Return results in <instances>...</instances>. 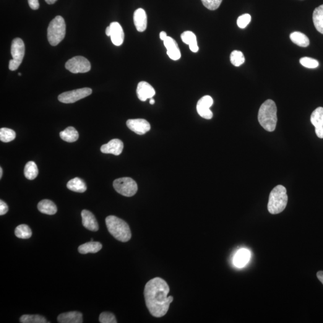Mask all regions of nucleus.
Instances as JSON below:
<instances>
[{
    "mask_svg": "<svg viewBox=\"0 0 323 323\" xmlns=\"http://www.w3.org/2000/svg\"><path fill=\"white\" fill-rule=\"evenodd\" d=\"M18 75H19V76H20V75H21V74H20V72H19V73H18Z\"/></svg>",
    "mask_w": 323,
    "mask_h": 323,
    "instance_id": "nucleus-47",
    "label": "nucleus"
},
{
    "mask_svg": "<svg viewBox=\"0 0 323 323\" xmlns=\"http://www.w3.org/2000/svg\"><path fill=\"white\" fill-rule=\"evenodd\" d=\"M288 202L287 190L282 185H278L269 195L268 210L272 215H277L285 210Z\"/></svg>",
    "mask_w": 323,
    "mask_h": 323,
    "instance_id": "nucleus-4",
    "label": "nucleus"
},
{
    "mask_svg": "<svg viewBox=\"0 0 323 323\" xmlns=\"http://www.w3.org/2000/svg\"><path fill=\"white\" fill-rule=\"evenodd\" d=\"M155 103V101L154 99H153V98H150V104H152V105H153V104H154Z\"/></svg>",
    "mask_w": 323,
    "mask_h": 323,
    "instance_id": "nucleus-45",
    "label": "nucleus"
},
{
    "mask_svg": "<svg viewBox=\"0 0 323 323\" xmlns=\"http://www.w3.org/2000/svg\"><path fill=\"white\" fill-rule=\"evenodd\" d=\"M25 47L21 38H15L12 41L11 54L12 59L9 61V68L11 71H15L21 64L25 55Z\"/></svg>",
    "mask_w": 323,
    "mask_h": 323,
    "instance_id": "nucleus-6",
    "label": "nucleus"
},
{
    "mask_svg": "<svg viewBox=\"0 0 323 323\" xmlns=\"http://www.w3.org/2000/svg\"><path fill=\"white\" fill-rule=\"evenodd\" d=\"M203 5L208 9L215 10L220 7L223 0H201Z\"/></svg>",
    "mask_w": 323,
    "mask_h": 323,
    "instance_id": "nucleus-34",
    "label": "nucleus"
},
{
    "mask_svg": "<svg viewBox=\"0 0 323 323\" xmlns=\"http://www.w3.org/2000/svg\"><path fill=\"white\" fill-rule=\"evenodd\" d=\"M258 120L266 131H275L277 123V108L274 101L268 100L260 106Z\"/></svg>",
    "mask_w": 323,
    "mask_h": 323,
    "instance_id": "nucleus-2",
    "label": "nucleus"
},
{
    "mask_svg": "<svg viewBox=\"0 0 323 323\" xmlns=\"http://www.w3.org/2000/svg\"><path fill=\"white\" fill-rule=\"evenodd\" d=\"M82 223L85 228L91 231H97L99 229L98 223L94 215L90 211L84 210L81 213Z\"/></svg>",
    "mask_w": 323,
    "mask_h": 323,
    "instance_id": "nucleus-16",
    "label": "nucleus"
},
{
    "mask_svg": "<svg viewBox=\"0 0 323 323\" xmlns=\"http://www.w3.org/2000/svg\"><path fill=\"white\" fill-rule=\"evenodd\" d=\"M167 34H166L165 31H162L160 35V37L161 40L164 41L165 40L166 38L167 37Z\"/></svg>",
    "mask_w": 323,
    "mask_h": 323,
    "instance_id": "nucleus-42",
    "label": "nucleus"
},
{
    "mask_svg": "<svg viewBox=\"0 0 323 323\" xmlns=\"http://www.w3.org/2000/svg\"><path fill=\"white\" fill-rule=\"evenodd\" d=\"M317 277L318 279H319L320 282H321L323 285V271H322V270H320V271L318 272L317 273Z\"/></svg>",
    "mask_w": 323,
    "mask_h": 323,
    "instance_id": "nucleus-41",
    "label": "nucleus"
},
{
    "mask_svg": "<svg viewBox=\"0 0 323 323\" xmlns=\"http://www.w3.org/2000/svg\"><path fill=\"white\" fill-rule=\"evenodd\" d=\"M92 90L90 88H84L78 89L61 93L58 96L60 102L65 104H72L90 96Z\"/></svg>",
    "mask_w": 323,
    "mask_h": 323,
    "instance_id": "nucleus-9",
    "label": "nucleus"
},
{
    "mask_svg": "<svg viewBox=\"0 0 323 323\" xmlns=\"http://www.w3.org/2000/svg\"><path fill=\"white\" fill-rule=\"evenodd\" d=\"M38 169L37 165L33 161H30L26 164L24 169V175L26 178L33 180L37 177Z\"/></svg>",
    "mask_w": 323,
    "mask_h": 323,
    "instance_id": "nucleus-25",
    "label": "nucleus"
},
{
    "mask_svg": "<svg viewBox=\"0 0 323 323\" xmlns=\"http://www.w3.org/2000/svg\"><path fill=\"white\" fill-rule=\"evenodd\" d=\"M231 63L234 66L239 67L243 64L245 62V57L242 52L239 51H234L232 52L230 56Z\"/></svg>",
    "mask_w": 323,
    "mask_h": 323,
    "instance_id": "nucleus-30",
    "label": "nucleus"
},
{
    "mask_svg": "<svg viewBox=\"0 0 323 323\" xmlns=\"http://www.w3.org/2000/svg\"><path fill=\"white\" fill-rule=\"evenodd\" d=\"M181 38L182 41H183L184 43L188 44L189 46L191 45L192 44L197 43L196 36H195V34L192 33V31H185V32L182 33Z\"/></svg>",
    "mask_w": 323,
    "mask_h": 323,
    "instance_id": "nucleus-31",
    "label": "nucleus"
},
{
    "mask_svg": "<svg viewBox=\"0 0 323 323\" xmlns=\"http://www.w3.org/2000/svg\"><path fill=\"white\" fill-rule=\"evenodd\" d=\"M137 93L140 101H145L147 99L153 98L156 92L154 88L149 83L141 82L138 85Z\"/></svg>",
    "mask_w": 323,
    "mask_h": 323,
    "instance_id": "nucleus-13",
    "label": "nucleus"
},
{
    "mask_svg": "<svg viewBox=\"0 0 323 323\" xmlns=\"http://www.w3.org/2000/svg\"><path fill=\"white\" fill-rule=\"evenodd\" d=\"M251 252L248 249H241L236 252L233 257V265L238 268H243L249 262Z\"/></svg>",
    "mask_w": 323,
    "mask_h": 323,
    "instance_id": "nucleus-17",
    "label": "nucleus"
},
{
    "mask_svg": "<svg viewBox=\"0 0 323 323\" xmlns=\"http://www.w3.org/2000/svg\"><path fill=\"white\" fill-rule=\"evenodd\" d=\"M2 168H0V179L2 178Z\"/></svg>",
    "mask_w": 323,
    "mask_h": 323,
    "instance_id": "nucleus-46",
    "label": "nucleus"
},
{
    "mask_svg": "<svg viewBox=\"0 0 323 323\" xmlns=\"http://www.w3.org/2000/svg\"><path fill=\"white\" fill-rule=\"evenodd\" d=\"M169 287L165 280L156 277L147 283L144 288L145 304L150 313L155 317H162L168 311L173 301V296H168Z\"/></svg>",
    "mask_w": 323,
    "mask_h": 323,
    "instance_id": "nucleus-1",
    "label": "nucleus"
},
{
    "mask_svg": "<svg viewBox=\"0 0 323 323\" xmlns=\"http://www.w3.org/2000/svg\"><path fill=\"white\" fill-rule=\"evenodd\" d=\"M16 236L20 239H29L32 236V231L27 225H20L15 229Z\"/></svg>",
    "mask_w": 323,
    "mask_h": 323,
    "instance_id": "nucleus-27",
    "label": "nucleus"
},
{
    "mask_svg": "<svg viewBox=\"0 0 323 323\" xmlns=\"http://www.w3.org/2000/svg\"><path fill=\"white\" fill-rule=\"evenodd\" d=\"M300 63L302 66L308 68V69H316L319 66V62L316 59L309 58V57H304L301 58Z\"/></svg>",
    "mask_w": 323,
    "mask_h": 323,
    "instance_id": "nucleus-32",
    "label": "nucleus"
},
{
    "mask_svg": "<svg viewBox=\"0 0 323 323\" xmlns=\"http://www.w3.org/2000/svg\"><path fill=\"white\" fill-rule=\"evenodd\" d=\"M102 247V244L100 242L90 241L81 245L78 249V251L80 253L83 254L96 253V252L100 251Z\"/></svg>",
    "mask_w": 323,
    "mask_h": 323,
    "instance_id": "nucleus-19",
    "label": "nucleus"
},
{
    "mask_svg": "<svg viewBox=\"0 0 323 323\" xmlns=\"http://www.w3.org/2000/svg\"><path fill=\"white\" fill-rule=\"evenodd\" d=\"M110 36L112 43L114 45L119 46L122 45L124 41V32L123 29L120 25V23L117 22H114L110 23Z\"/></svg>",
    "mask_w": 323,
    "mask_h": 323,
    "instance_id": "nucleus-14",
    "label": "nucleus"
},
{
    "mask_svg": "<svg viewBox=\"0 0 323 323\" xmlns=\"http://www.w3.org/2000/svg\"><path fill=\"white\" fill-rule=\"evenodd\" d=\"M22 323H47L45 318L40 315H23L20 318Z\"/></svg>",
    "mask_w": 323,
    "mask_h": 323,
    "instance_id": "nucleus-28",
    "label": "nucleus"
},
{
    "mask_svg": "<svg viewBox=\"0 0 323 323\" xmlns=\"http://www.w3.org/2000/svg\"><path fill=\"white\" fill-rule=\"evenodd\" d=\"M163 43L166 49H167V51L176 50V49H179L178 44H177L176 41L173 38L168 37V36L163 41Z\"/></svg>",
    "mask_w": 323,
    "mask_h": 323,
    "instance_id": "nucleus-36",
    "label": "nucleus"
},
{
    "mask_svg": "<svg viewBox=\"0 0 323 323\" xmlns=\"http://www.w3.org/2000/svg\"><path fill=\"white\" fill-rule=\"evenodd\" d=\"M134 22L135 28L139 32H143L146 30L147 17L144 9L140 8L135 10L134 14Z\"/></svg>",
    "mask_w": 323,
    "mask_h": 323,
    "instance_id": "nucleus-15",
    "label": "nucleus"
},
{
    "mask_svg": "<svg viewBox=\"0 0 323 323\" xmlns=\"http://www.w3.org/2000/svg\"><path fill=\"white\" fill-rule=\"evenodd\" d=\"M58 322L60 323H82L83 315L77 311L65 312L59 315Z\"/></svg>",
    "mask_w": 323,
    "mask_h": 323,
    "instance_id": "nucleus-18",
    "label": "nucleus"
},
{
    "mask_svg": "<svg viewBox=\"0 0 323 323\" xmlns=\"http://www.w3.org/2000/svg\"><path fill=\"white\" fill-rule=\"evenodd\" d=\"M110 32H111L110 27V26H108V27H107L106 30V35L108 36V37H110Z\"/></svg>",
    "mask_w": 323,
    "mask_h": 323,
    "instance_id": "nucleus-43",
    "label": "nucleus"
},
{
    "mask_svg": "<svg viewBox=\"0 0 323 323\" xmlns=\"http://www.w3.org/2000/svg\"><path fill=\"white\" fill-rule=\"evenodd\" d=\"M290 38L294 44H297L299 46L305 48V47L309 46V38L303 33L296 31V32L291 34Z\"/></svg>",
    "mask_w": 323,
    "mask_h": 323,
    "instance_id": "nucleus-24",
    "label": "nucleus"
},
{
    "mask_svg": "<svg viewBox=\"0 0 323 323\" xmlns=\"http://www.w3.org/2000/svg\"><path fill=\"white\" fill-rule=\"evenodd\" d=\"M189 48L192 52H195V53H196V52H197L199 51V47L197 46V43L189 45Z\"/></svg>",
    "mask_w": 323,
    "mask_h": 323,
    "instance_id": "nucleus-39",
    "label": "nucleus"
},
{
    "mask_svg": "<svg viewBox=\"0 0 323 323\" xmlns=\"http://www.w3.org/2000/svg\"><path fill=\"white\" fill-rule=\"evenodd\" d=\"M39 212L45 215H54L57 212L55 204L51 200L44 199L38 203L37 205Z\"/></svg>",
    "mask_w": 323,
    "mask_h": 323,
    "instance_id": "nucleus-20",
    "label": "nucleus"
},
{
    "mask_svg": "<svg viewBox=\"0 0 323 323\" xmlns=\"http://www.w3.org/2000/svg\"><path fill=\"white\" fill-rule=\"evenodd\" d=\"M213 104V100L209 95L203 96L197 103V113L202 118L205 119H211L213 118V112L210 108Z\"/></svg>",
    "mask_w": 323,
    "mask_h": 323,
    "instance_id": "nucleus-10",
    "label": "nucleus"
},
{
    "mask_svg": "<svg viewBox=\"0 0 323 323\" xmlns=\"http://www.w3.org/2000/svg\"><path fill=\"white\" fill-rule=\"evenodd\" d=\"M251 16L249 14L242 15L237 19V25H238L239 28L244 29V28H246L249 24L250 21H251Z\"/></svg>",
    "mask_w": 323,
    "mask_h": 323,
    "instance_id": "nucleus-35",
    "label": "nucleus"
},
{
    "mask_svg": "<svg viewBox=\"0 0 323 323\" xmlns=\"http://www.w3.org/2000/svg\"><path fill=\"white\" fill-rule=\"evenodd\" d=\"M113 187L119 194L126 197L134 196L138 191L136 182L129 177L115 179L113 182Z\"/></svg>",
    "mask_w": 323,
    "mask_h": 323,
    "instance_id": "nucleus-7",
    "label": "nucleus"
},
{
    "mask_svg": "<svg viewBox=\"0 0 323 323\" xmlns=\"http://www.w3.org/2000/svg\"><path fill=\"white\" fill-rule=\"evenodd\" d=\"M124 149V143L119 139H113L101 147V152L106 154L119 156Z\"/></svg>",
    "mask_w": 323,
    "mask_h": 323,
    "instance_id": "nucleus-12",
    "label": "nucleus"
},
{
    "mask_svg": "<svg viewBox=\"0 0 323 323\" xmlns=\"http://www.w3.org/2000/svg\"><path fill=\"white\" fill-rule=\"evenodd\" d=\"M8 210H9V208H8V206L6 203L3 200H0V215H6L8 212Z\"/></svg>",
    "mask_w": 323,
    "mask_h": 323,
    "instance_id": "nucleus-37",
    "label": "nucleus"
},
{
    "mask_svg": "<svg viewBox=\"0 0 323 323\" xmlns=\"http://www.w3.org/2000/svg\"><path fill=\"white\" fill-rule=\"evenodd\" d=\"M59 136L65 142L73 143L79 139V135L74 127L70 126L67 127L63 131L60 132Z\"/></svg>",
    "mask_w": 323,
    "mask_h": 323,
    "instance_id": "nucleus-21",
    "label": "nucleus"
},
{
    "mask_svg": "<svg viewBox=\"0 0 323 323\" xmlns=\"http://www.w3.org/2000/svg\"><path fill=\"white\" fill-rule=\"evenodd\" d=\"M45 1L48 4H53L55 3V2L57 1V0H45Z\"/></svg>",
    "mask_w": 323,
    "mask_h": 323,
    "instance_id": "nucleus-44",
    "label": "nucleus"
},
{
    "mask_svg": "<svg viewBox=\"0 0 323 323\" xmlns=\"http://www.w3.org/2000/svg\"><path fill=\"white\" fill-rule=\"evenodd\" d=\"M106 223L109 233L117 240L126 242L131 239V229L124 220L116 216L110 215L106 218Z\"/></svg>",
    "mask_w": 323,
    "mask_h": 323,
    "instance_id": "nucleus-3",
    "label": "nucleus"
},
{
    "mask_svg": "<svg viewBox=\"0 0 323 323\" xmlns=\"http://www.w3.org/2000/svg\"><path fill=\"white\" fill-rule=\"evenodd\" d=\"M28 4H29L31 9L37 10L39 7H40L38 0H28Z\"/></svg>",
    "mask_w": 323,
    "mask_h": 323,
    "instance_id": "nucleus-38",
    "label": "nucleus"
},
{
    "mask_svg": "<svg viewBox=\"0 0 323 323\" xmlns=\"http://www.w3.org/2000/svg\"><path fill=\"white\" fill-rule=\"evenodd\" d=\"M311 124L314 125L315 128H322L323 127V108H318L313 112L311 116Z\"/></svg>",
    "mask_w": 323,
    "mask_h": 323,
    "instance_id": "nucleus-26",
    "label": "nucleus"
},
{
    "mask_svg": "<svg viewBox=\"0 0 323 323\" xmlns=\"http://www.w3.org/2000/svg\"><path fill=\"white\" fill-rule=\"evenodd\" d=\"M126 125L130 130L140 135L145 134L151 129L150 124L143 119H129Z\"/></svg>",
    "mask_w": 323,
    "mask_h": 323,
    "instance_id": "nucleus-11",
    "label": "nucleus"
},
{
    "mask_svg": "<svg viewBox=\"0 0 323 323\" xmlns=\"http://www.w3.org/2000/svg\"><path fill=\"white\" fill-rule=\"evenodd\" d=\"M317 137L320 139H323V127L322 128H315Z\"/></svg>",
    "mask_w": 323,
    "mask_h": 323,
    "instance_id": "nucleus-40",
    "label": "nucleus"
},
{
    "mask_svg": "<svg viewBox=\"0 0 323 323\" xmlns=\"http://www.w3.org/2000/svg\"><path fill=\"white\" fill-rule=\"evenodd\" d=\"M99 320L101 323H117V320L113 314L110 312H104L100 314Z\"/></svg>",
    "mask_w": 323,
    "mask_h": 323,
    "instance_id": "nucleus-33",
    "label": "nucleus"
},
{
    "mask_svg": "<svg viewBox=\"0 0 323 323\" xmlns=\"http://www.w3.org/2000/svg\"><path fill=\"white\" fill-rule=\"evenodd\" d=\"M312 19L317 30L323 35V4L314 10Z\"/></svg>",
    "mask_w": 323,
    "mask_h": 323,
    "instance_id": "nucleus-23",
    "label": "nucleus"
},
{
    "mask_svg": "<svg viewBox=\"0 0 323 323\" xmlns=\"http://www.w3.org/2000/svg\"><path fill=\"white\" fill-rule=\"evenodd\" d=\"M66 68L72 73H85L90 71L91 66L90 62L85 57L77 56L66 62Z\"/></svg>",
    "mask_w": 323,
    "mask_h": 323,
    "instance_id": "nucleus-8",
    "label": "nucleus"
},
{
    "mask_svg": "<svg viewBox=\"0 0 323 323\" xmlns=\"http://www.w3.org/2000/svg\"><path fill=\"white\" fill-rule=\"evenodd\" d=\"M66 25L64 18L57 16L49 23L48 28V39L51 45L56 46L61 42L66 36Z\"/></svg>",
    "mask_w": 323,
    "mask_h": 323,
    "instance_id": "nucleus-5",
    "label": "nucleus"
},
{
    "mask_svg": "<svg viewBox=\"0 0 323 323\" xmlns=\"http://www.w3.org/2000/svg\"><path fill=\"white\" fill-rule=\"evenodd\" d=\"M16 133L11 129L2 127L0 129V140L4 143H9L15 140Z\"/></svg>",
    "mask_w": 323,
    "mask_h": 323,
    "instance_id": "nucleus-29",
    "label": "nucleus"
},
{
    "mask_svg": "<svg viewBox=\"0 0 323 323\" xmlns=\"http://www.w3.org/2000/svg\"><path fill=\"white\" fill-rule=\"evenodd\" d=\"M67 187L70 191L78 193L85 192L87 189V185L84 181L78 177H75L68 182Z\"/></svg>",
    "mask_w": 323,
    "mask_h": 323,
    "instance_id": "nucleus-22",
    "label": "nucleus"
}]
</instances>
